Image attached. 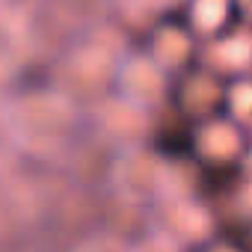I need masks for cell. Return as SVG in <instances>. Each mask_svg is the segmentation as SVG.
<instances>
[{
	"label": "cell",
	"instance_id": "cell-3",
	"mask_svg": "<svg viewBox=\"0 0 252 252\" xmlns=\"http://www.w3.org/2000/svg\"><path fill=\"white\" fill-rule=\"evenodd\" d=\"M234 107H237L240 113L252 110V86H240V89H234Z\"/></svg>",
	"mask_w": 252,
	"mask_h": 252
},
{
	"label": "cell",
	"instance_id": "cell-2",
	"mask_svg": "<svg viewBox=\"0 0 252 252\" xmlns=\"http://www.w3.org/2000/svg\"><path fill=\"white\" fill-rule=\"evenodd\" d=\"M252 57V45L246 42V39H231V42H225L220 51H217V60L220 63H228V65H240V63H246Z\"/></svg>",
	"mask_w": 252,
	"mask_h": 252
},
{
	"label": "cell",
	"instance_id": "cell-1",
	"mask_svg": "<svg viewBox=\"0 0 252 252\" xmlns=\"http://www.w3.org/2000/svg\"><path fill=\"white\" fill-rule=\"evenodd\" d=\"M222 12H225V0H199L193 9V18L202 30H211V27H217Z\"/></svg>",
	"mask_w": 252,
	"mask_h": 252
}]
</instances>
